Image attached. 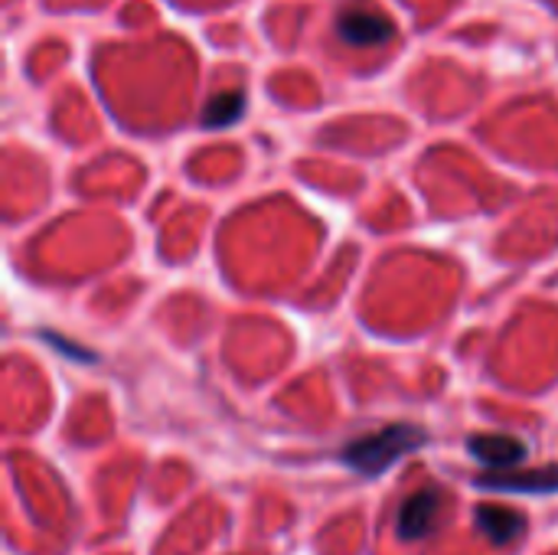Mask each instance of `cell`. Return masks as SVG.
I'll list each match as a JSON object with an SVG mask.
<instances>
[{
	"label": "cell",
	"instance_id": "obj_1",
	"mask_svg": "<svg viewBox=\"0 0 558 555\" xmlns=\"http://www.w3.org/2000/svg\"><path fill=\"white\" fill-rule=\"evenodd\" d=\"M425 432L415 429V425H386L373 435H363L356 442H350L343 448V464L353 468L356 474H366V478H379L386 468H392L402 455L415 451L418 445H425Z\"/></svg>",
	"mask_w": 558,
	"mask_h": 555
},
{
	"label": "cell",
	"instance_id": "obj_2",
	"mask_svg": "<svg viewBox=\"0 0 558 555\" xmlns=\"http://www.w3.org/2000/svg\"><path fill=\"white\" fill-rule=\"evenodd\" d=\"M445 500L448 497L438 487H425V491L412 494L409 500H402V507L396 514V533H399V540L415 543V540L432 536L435 527H438V520H441V514H445Z\"/></svg>",
	"mask_w": 558,
	"mask_h": 555
},
{
	"label": "cell",
	"instance_id": "obj_3",
	"mask_svg": "<svg viewBox=\"0 0 558 555\" xmlns=\"http://www.w3.org/2000/svg\"><path fill=\"white\" fill-rule=\"evenodd\" d=\"M333 26H337V36L343 43H350V46H379V43H389L396 36L392 23L379 10H373L366 3L340 7Z\"/></svg>",
	"mask_w": 558,
	"mask_h": 555
},
{
	"label": "cell",
	"instance_id": "obj_4",
	"mask_svg": "<svg viewBox=\"0 0 558 555\" xmlns=\"http://www.w3.org/2000/svg\"><path fill=\"white\" fill-rule=\"evenodd\" d=\"M468 451L481 464L504 471V468H513L526 458V442L510 438V435H474V438H468Z\"/></svg>",
	"mask_w": 558,
	"mask_h": 555
},
{
	"label": "cell",
	"instance_id": "obj_5",
	"mask_svg": "<svg viewBox=\"0 0 558 555\" xmlns=\"http://www.w3.org/2000/svg\"><path fill=\"white\" fill-rule=\"evenodd\" d=\"M481 487L490 491H523V494H556L558 468L549 471H526V474H481Z\"/></svg>",
	"mask_w": 558,
	"mask_h": 555
},
{
	"label": "cell",
	"instance_id": "obj_6",
	"mask_svg": "<svg viewBox=\"0 0 558 555\" xmlns=\"http://www.w3.org/2000/svg\"><path fill=\"white\" fill-rule=\"evenodd\" d=\"M477 527L494 546H507L526 530V520L510 507H477Z\"/></svg>",
	"mask_w": 558,
	"mask_h": 555
},
{
	"label": "cell",
	"instance_id": "obj_7",
	"mask_svg": "<svg viewBox=\"0 0 558 555\" xmlns=\"http://www.w3.org/2000/svg\"><path fill=\"white\" fill-rule=\"evenodd\" d=\"M242 108H245V95L235 88V92H222V95H216L209 105H206V114H203V121L209 124V128H226V124H232L239 114H242Z\"/></svg>",
	"mask_w": 558,
	"mask_h": 555
}]
</instances>
